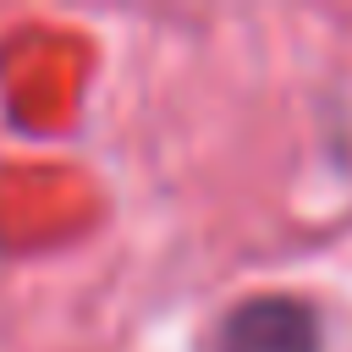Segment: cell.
Here are the masks:
<instances>
[{"mask_svg":"<svg viewBox=\"0 0 352 352\" xmlns=\"http://www.w3.org/2000/svg\"><path fill=\"white\" fill-rule=\"evenodd\" d=\"M214 352H324V324L314 302L270 292V297L236 302L220 319Z\"/></svg>","mask_w":352,"mask_h":352,"instance_id":"obj_1","label":"cell"}]
</instances>
